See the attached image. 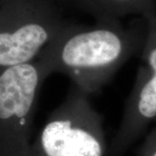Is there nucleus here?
<instances>
[{"label":"nucleus","mask_w":156,"mask_h":156,"mask_svg":"<svg viewBox=\"0 0 156 156\" xmlns=\"http://www.w3.org/2000/svg\"><path fill=\"white\" fill-rule=\"evenodd\" d=\"M147 37V21L134 17L95 21H69L38 57L50 75L67 76L86 95L100 91L132 57L140 55Z\"/></svg>","instance_id":"obj_1"},{"label":"nucleus","mask_w":156,"mask_h":156,"mask_svg":"<svg viewBox=\"0 0 156 156\" xmlns=\"http://www.w3.org/2000/svg\"><path fill=\"white\" fill-rule=\"evenodd\" d=\"M108 147L102 115L72 85L47 116L29 156H108Z\"/></svg>","instance_id":"obj_2"},{"label":"nucleus","mask_w":156,"mask_h":156,"mask_svg":"<svg viewBox=\"0 0 156 156\" xmlns=\"http://www.w3.org/2000/svg\"><path fill=\"white\" fill-rule=\"evenodd\" d=\"M60 1H61V2H62V3H63L64 5H66V3H67L68 0H60Z\"/></svg>","instance_id":"obj_8"},{"label":"nucleus","mask_w":156,"mask_h":156,"mask_svg":"<svg viewBox=\"0 0 156 156\" xmlns=\"http://www.w3.org/2000/svg\"><path fill=\"white\" fill-rule=\"evenodd\" d=\"M137 156H156V124L140 143Z\"/></svg>","instance_id":"obj_7"},{"label":"nucleus","mask_w":156,"mask_h":156,"mask_svg":"<svg viewBox=\"0 0 156 156\" xmlns=\"http://www.w3.org/2000/svg\"><path fill=\"white\" fill-rule=\"evenodd\" d=\"M50 76L38 59L0 72V156H29L39 93Z\"/></svg>","instance_id":"obj_4"},{"label":"nucleus","mask_w":156,"mask_h":156,"mask_svg":"<svg viewBox=\"0 0 156 156\" xmlns=\"http://www.w3.org/2000/svg\"><path fill=\"white\" fill-rule=\"evenodd\" d=\"M145 19L147 37L140 65L108 156H123L151 124L156 123V14Z\"/></svg>","instance_id":"obj_5"},{"label":"nucleus","mask_w":156,"mask_h":156,"mask_svg":"<svg viewBox=\"0 0 156 156\" xmlns=\"http://www.w3.org/2000/svg\"><path fill=\"white\" fill-rule=\"evenodd\" d=\"M60 0H0V72L36 61L69 20Z\"/></svg>","instance_id":"obj_3"},{"label":"nucleus","mask_w":156,"mask_h":156,"mask_svg":"<svg viewBox=\"0 0 156 156\" xmlns=\"http://www.w3.org/2000/svg\"><path fill=\"white\" fill-rule=\"evenodd\" d=\"M66 5L88 14L95 21L147 17L156 14V0H68Z\"/></svg>","instance_id":"obj_6"}]
</instances>
